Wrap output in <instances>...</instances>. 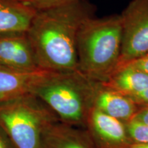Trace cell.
Listing matches in <instances>:
<instances>
[{"label": "cell", "instance_id": "277c9868", "mask_svg": "<svg viewBox=\"0 0 148 148\" xmlns=\"http://www.w3.org/2000/svg\"><path fill=\"white\" fill-rule=\"evenodd\" d=\"M60 121L32 93L0 103V128L14 148H40L47 129Z\"/></svg>", "mask_w": 148, "mask_h": 148}, {"label": "cell", "instance_id": "5b68a950", "mask_svg": "<svg viewBox=\"0 0 148 148\" xmlns=\"http://www.w3.org/2000/svg\"><path fill=\"white\" fill-rule=\"evenodd\" d=\"M120 15L122 48L116 69L148 53V0H132Z\"/></svg>", "mask_w": 148, "mask_h": 148}, {"label": "cell", "instance_id": "4fadbf2b", "mask_svg": "<svg viewBox=\"0 0 148 148\" xmlns=\"http://www.w3.org/2000/svg\"><path fill=\"white\" fill-rule=\"evenodd\" d=\"M125 125L131 143H148V125L132 120Z\"/></svg>", "mask_w": 148, "mask_h": 148}, {"label": "cell", "instance_id": "7c38bea8", "mask_svg": "<svg viewBox=\"0 0 148 148\" xmlns=\"http://www.w3.org/2000/svg\"><path fill=\"white\" fill-rule=\"evenodd\" d=\"M101 84L119 93L132 97L148 89V74L132 66L125 65L116 70L107 82Z\"/></svg>", "mask_w": 148, "mask_h": 148}, {"label": "cell", "instance_id": "e0dca14e", "mask_svg": "<svg viewBox=\"0 0 148 148\" xmlns=\"http://www.w3.org/2000/svg\"><path fill=\"white\" fill-rule=\"evenodd\" d=\"M132 120L148 125V106L140 108Z\"/></svg>", "mask_w": 148, "mask_h": 148}, {"label": "cell", "instance_id": "52a82bcc", "mask_svg": "<svg viewBox=\"0 0 148 148\" xmlns=\"http://www.w3.org/2000/svg\"><path fill=\"white\" fill-rule=\"evenodd\" d=\"M0 66L21 72L42 70L26 32L0 34Z\"/></svg>", "mask_w": 148, "mask_h": 148}, {"label": "cell", "instance_id": "8992f818", "mask_svg": "<svg viewBox=\"0 0 148 148\" xmlns=\"http://www.w3.org/2000/svg\"><path fill=\"white\" fill-rule=\"evenodd\" d=\"M84 129L93 148H132L125 123L95 107L90 111Z\"/></svg>", "mask_w": 148, "mask_h": 148}, {"label": "cell", "instance_id": "2e32d148", "mask_svg": "<svg viewBox=\"0 0 148 148\" xmlns=\"http://www.w3.org/2000/svg\"><path fill=\"white\" fill-rule=\"evenodd\" d=\"M129 97H130L140 108L148 106V89L138 95Z\"/></svg>", "mask_w": 148, "mask_h": 148}, {"label": "cell", "instance_id": "ba28073f", "mask_svg": "<svg viewBox=\"0 0 148 148\" xmlns=\"http://www.w3.org/2000/svg\"><path fill=\"white\" fill-rule=\"evenodd\" d=\"M93 107L123 123L132 121L140 108L130 97L110 89L101 83L96 92Z\"/></svg>", "mask_w": 148, "mask_h": 148}, {"label": "cell", "instance_id": "9a60e30c", "mask_svg": "<svg viewBox=\"0 0 148 148\" xmlns=\"http://www.w3.org/2000/svg\"><path fill=\"white\" fill-rule=\"evenodd\" d=\"M125 65L132 66L133 67L136 68V69H139L140 71L145 72V73L148 74V53H145V55L139 57V58L131 61V62H128V63L125 64Z\"/></svg>", "mask_w": 148, "mask_h": 148}, {"label": "cell", "instance_id": "ac0fdd59", "mask_svg": "<svg viewBox=\"0 0 148 148\" xmlns=\"http://www.w3.org/2000/svg\"><path fill=\"white\" fill-rule=\"evenodd\" d=\"M0 148H14L1 128H0Z\"/></svg>", "mask_w": 148, "mask_h": 148}, {"label": "cell", "instance_id": "5bb4252c", "mask_svg": "<svg viewBox=\"0 0 148 148\" xmlns=\"http://www.w3.org/2000/svg\"><path fill=\"white\" fill-rule=\"evenodd\" d=\"M36 10L66 4L75 0H19Z\"/></svg>", "mask_w": 148, "mask_h": 148}, {"label": "cell", "instance_id": "9c48e42d", "mask_svg": "<svg viewBox=\"0 0 148 148\" xmlns=\"http://www.w3.org/2000/svg\"><path fill=\"white\" fill-rule=\"evenodd\" d=\"M47 72L45 70L21 72L0 66V103L32 93Z\"/></svg>", "mask_w": 148, "mask_h": 148}, {"label": "cell", "instance_id": "30bf717a", "mask_svg": "<svg viewBox=\"0 0 148 148\" xmlns=\"http://www.w3.org/2000/svg\"><path fill=\"white\" fill-rule=\"evenodd\" d=\"M40 148H93L84 128L58 121L44 134Z\"/></svg>", "mask_w": 148, "mask_h": 148}, {"label": "cell", "instance_id": "8fae6325", "mask_svg": "<svg viewBox=\"0 0 148 148\" xmlns=\"http://www.w3.org/2000/svg\"><path fill=\"white\" fill-rule=\"evenodd\" d=\"M36 11L19 0H0V34L27 32Z\"/></svg>", "mask_w": 148, "mask_h": 148}, {"label": "cell", "instance_id": "6da1fadb", "mask_svg": "<svg viewBox=\"0 0 148 148\" xmlns=\"http://www.w3.org/2000/svg\"><path fill=\"white\" fill-rule=\"evenodd\" d=\"M96 7L88 0L37 10L26 34L42 70L64 72L78 70L77 38Z\"/></svg>", "mask_w": 148, "mask_h": 148}, {"label": "cell", "instance_id": "3957f363", "mask_svg": "<svg viewBox=\"0 0 148 148\" xmlns=\"http://www.w3.org/2000/svg\"><path fill=\"white\" fill-rule=\"evenodd\" d=\"M99 84L79 70L48 71L32 93L39 98L60 122L85 128Z\"/></svg>", "mask_w": 148, "mask_h": 148}, {"label": "cell", "instance_id": "7a4b0ae2", "mask_svg": "<svg viewBox=\"0 0 148 148\" xmlns=\"http://www.w3.org/2000/svg\"><path fill=\"white\" fill-rule=\"evenodd\" d=\"M121 48L120 14L88 18L77 34L78 70L95 82H107L117 69Z\"/></svg>", "mask_w": 148, "mask_h": 148}, {"label": "cell", "instance_id": "d6986e66", "mask_svg": "<svg viewBox=\"0 0 148 148\" xmlns=\"http://www.w3.org/2000/svg\"><path fill=\"white\" fill-rule=\"evenodd\" d=\"M132 148H148V143H132Z\"/></svg>", "mask_w": 148, "mask_h": 148}]
</instances>
